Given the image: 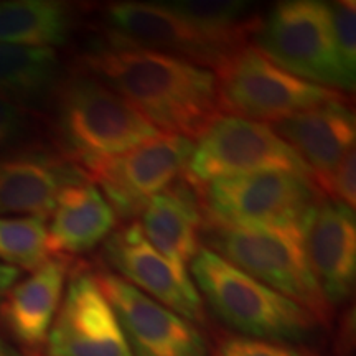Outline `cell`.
I'll return each mask as SVG.
<instances>
[{
	"mask_svg": "<svg viewBox=\"0 0 356 356\" xmlns=\"http://www.w3.org/2000/svg\"><path fill=\"white\" fill-rule=\"evenodd\" d=\"M78 65L160 132L198 139L221 114L215 71L184 58L106 37L91 44Z\"/></svg>",
	"mask_w": 356,
	"mask_h": 356,
	"instance_id": "1",
	"label": "cell"
},
{
	"mask_svg": "<svg viewBox=\"0 0 356 356\" xmlns=\"http://www.w3.org/2000/svg\"><path fill=\"white\" fill-rule=\"evenodd\" d=\"M202 299L231 330L275 343L305 345L323 325L297 302L267 287L210 249L202 248L190 264Z\"/></svg>",
	"mask_w": 356,
	"mask_h": 356,
	"instance_id": "2",
	"label": "cell"
},
{
	"mask_svg": "<svg viewBox=\"0 0 356 356\" xmlns=\"http://www.w3.org/2000/svg\"><path fill=\"white\" fill-rule=\"evenodd\" d=\"M202 241L243 273L305 307L322 325H330L333 309L310 269L305 225H203Z\"/></svg>",
	"mask_w": 356,
	"mask_h": 356,
	"instance_id": "3",
	"label": "cell"
},
{
	"mask_svg": "<svg viewBox=\"0 0 356 356\" xmlns=\"http://www.w3.org/2000/svg\"><path fill=\"white\" fill-rule=\"evenodd\" d=\"M55 131L61 154L79 168L121 155L160 134L118 92L83 71L58 88Z\"/></svg>",
	"mask_w": 356,
	"mask_h": 356,
	"instance_id": "4",
	"label": "cell"
},
{
	"mask_svg": "<svg viewBox=\"0 0 356 356\" xmlns=\"http://www.w3.org/2000/svg\"><path fill=\"white\" fill-rule=\"evenodd\" d=\"M254 50L293 76L346 95L355 89L333 37L330 7L320 0L279 2L257 20Z\"/></svg>",
	"mask_w": 356,
	"mask_h": 356,
	"instance_id": "5",
	"label": "cell"
},
{
	"mask_svg": "<svg viewBox=\"0 0 356 356\" xmlns=\"http://www.w3.org/2000/svg\"><path fill=\"white\" fill-rule=\"evenodd\" d=\"M215 76L220 111L269 126L328 102H348V95L293 76L248 44L226 58Z\"/></svg>",
	"mask_w": 356,
	"mask_h": 356,
	"instance_id": "6",
	"label": "cell"
},
{
	"mask_svg": "<svg viewBox=\"0 0 356 356\" xmlns=\"http://www.w3.org/2000/svg\"><path fill=\"white\" fill-rule=\"evenodd\" d=\"M257 173H292L312 180L304 160L273 126L220 114L193 142L184 177L202 188L216 180Z\"/></svg>",
	"mask_w": 356,
	"mask_h": 356,
	"instance_id": "7",
	"label": "cell"
},
{
	"mask_svg": "<svg viewBox=\"0 0 356 356\" xmlns=\"http://www.w3.org/2000/svg\"><path fill=\"white\" fill-rule=\"evenodd\" d=\"M203 225H307L323 197L312 180L292 173H257L197 188Z\"/></svg>",
	"mask_w": 356,
	"mask_h": 356,
	"instance_id": "8",
	"label": "cell"
},
{
	"mask_svg": "<svg viewBox=\"0 0 356 356\" xmlns=\"http://www.w3.org/2000/svg\"><path fill=\"white\" fill-rule=\"evenodd\" d=\"M193 142L160 132L121 155L84 163L81 172L104 195L115 216L132 220L150 200L185 175Z\"/></svg>",
	"mask_w": 356,
	"mask_h": 356,
	"instance_id": "9",
	"label": "cell"
},
{
	"mask_svg": "<svg viewBox=\"0 0 356 356\" xmlns=\"http://www.w3.org/2000/svg\"><path fill=\"white\" fill-rule=\"evenodd\" d=\"M102 20L106 37L184 58L213 71L243 48L195 25L168 2H113Z\"/></svg>",
	"mask_w": 356,
	"mask_h": 356,
	"instance_id": "10",
	"label": "cell"
},
{
	"mask_svg": "<svg viewBox=\"0 0 356 356\" xmlns=\"http://www.w3.org/2000/svg\"><path fill=\"white\" fill-rule=\"evenodd\" d=\"M44 348L47 356H132L95 270L78 267L68 277Z\"/></svg>",
	"mask_w": 356,
	"mask_h": 356,
	"instance_id": "11",
	"label": "cell"
},
{
	"mask_svg": "<svg viewBox=\"0 0 356 356\" xmlns=\"http://www.w3.org/2000/svg\"><path fill=\"white\" fill-rule=\"evenodd\" d=\"M109 300L132 356H210L207 337L167 307L160 305L109 270L95 273Z\"/></svg>",
	"mask_w": 356,
	"mask_h": 356,
	"instance_id": "12",
	"label": "cell"
},
{
	"mask_svg": "<svg viewBox=\"0 0 356 356\" xmlns=\"http://www.w3.org/2000/svg\"><path fill=\"white\" fill-rule=\"evenodd\" d=\"M104 261L114 274L195 325L207 320L203 299L190 270H184L165 259L147 241L139 222L134 221L113 231L102 246Z\"/></svg>",
	"mask_w": 356,
	"mask_h": 356,
	"instance_id": "13",
	"label": "cell"
},
{
	"mask_svg": "<svg viewBox=\"0 0 356 356\" xmlns=\"http://www.w3.org/2000/svg\"><path fill=\"white\" fill-rule=\"evenodd\" d=\"M88 180L61 152L22 147L0 155V215L48 218L66 186Z\"/></svg>",
	"mask_w": 356,
	"mask_h": 356,
	"instance_id": "14",
	"label": "cell"
},
{
	"mask_svg": "<svg viewBox=\"0 0 356 356\" xmlns=\"http://www.w3.org/2000/svg\"><path fill=\"white\" fill-rule=\"evenodd\" d=\"M305 251L332 309L345 304L356 279L355 210L322 197L305 225Z\"/></svg>",
	"mask_w": 356,
	"mask_h": 356,
	"instance_id": "15",
	"label": "cell"
},
{
	"mask_svg": "<svg viewBox=\"0 0 356 356\" xmlns=\"http://www.w3.org/2000/svg\"><path fill=\"white\" fill-rule=\"evenodd\" d=\"M275 134L304 160L320 193L327 195L330 178L355 149L356 119L348 102H328L273 124Z\"/></svg>",
	"mask_w": 356,
	"mask_h": 356,
	"instance_id": "16",
	"label": "cell"
},
{
	"mask_svg": "<svg viewBox=\"0 0 356 356\" xmlns=\"http://www.w3.org/2000/svg\"><path fill=\"white\" fill-rule=\"evenodd\" d=\"M68 277L70 259L51 257L6 293L0 304V320L19 343L26 348L47 343Z\"/></svg>",
	"mask_w": 356,
	"mask_h": 356,
	"instance_id": "17",
	"label": "cell"
},
{
	"mask_svg": "<svg viewBox=\"0 0 356 356\" xmlns=\"http://www.w3.org/2000/svg\"><path fill=\"white\" fill-rule=\"evenodd\" d=\"M142 233L172 264L190 270L202 249L203 215L198 191L185 177L145 204L139 222Z\"/></svg>",
	"mask_w": 356,
	"mask_h": 356,
	"instance_id": "18",
	"label": "cell"
},
{
	"mask_svg": "<svg viewBox=\"0 0 356 356\" xmlns=\"http://www.w3.org/2000/svg\"><path fill=\"white\" fill-rule=\"evenodd\" d=\"M47 222L51 257L86 254L113 234L118 216L99 188L89 180L61 191Z\"/></svg>",
	"mask_w": 356,
	"mask_h": 356,
	"instance_id": "19",
	"label": "cell"
},
{
	"mask_svg": "<svg viewBox=\"0 0 356 356\" xmlns=\"http://www.w3.org/2000/svg\"><path fill=\"white\" fill-rule=\"evenodd\" d=\"M73 10L53 0L0 3V43L29 48L61 47L73 30Z\"/></svg>",
	"mask_w": 356,
	"mask_h": 356,
	"instance_id": "20",
	"label": "cell"
},
{
	"mask_svg": "<svg viewBox=\"0 0 356 356\" xmlns=\"http://www.w3.org/2000/svg\"><path fill=\"white\" fill-rule=\"evenodd\" d=\"M60 58L50 48L0 43V96L26 106L56 84Z\"/></svg>",
	"mask_w": 356,
	"mask_h": 356,
	"instance_id": "21",
	"label": "cell"
},
{
	"mask_svg": "<svg viewBox=\"0 0 356 356\" xmlns=\"http://www.w3.org/2000/svg\"><path fill=\"white\" fill-rule=\"evenodd\" d=\"M168 6L178 13L236 47H246L257 25L252 3L236 0H173Z\"/></svg>",
	"mask_w": 356,
	"mask_h": 356,
	"instance_id": "22",
	"label": "cell"
},
{
	"mask_svg": "<svg viewBox=\"0 0 356 356\" xmlns=\"http://www.w3.org/2000/svg\"><path fill=\"white\" fill-rule=\"evenodd\" d=\"M50 259L47 218L0 216V264L33 270Z\"/></svg>",
	"mask_w": 356,
	"mask_h": 356,
	"instance_id": "23",
	"label": "cell"
},
{
	"mask_svg": "<svg viewBox=\"0 0 356 356\" xmlns=\"http://www.w3.org/2000/svg\"><path fill=\"white\" fill-rule=\"evenodd\" d=\"M210 356H320L307 345L275 343L248 337H225L218 341Z\"/></svg>",
	"mask_w": 356,
	"mask_h": 356,
	"instance_id": "24",
	"label": "cell"
},
{
	"mask_svg": "<svg viewBox=\"0 0 356 356\" xmlns=\"http://www.w3.org/2000/svg\"><path fill=\"white\" fill-rule=\"evenodd\" d=\"M333 37L345 68L356 76V3L353 0L328 3Z\"/></svg>",
	"mask_w": 356,
	"mask_h": 356,
	"instance_id": "25",
	"label": "cell"
},
{
	"mask_svg": "<svg viewBox=\"0 0 356 356\" xmlns=\"http://www.w3.org/2000/svg\"><path fill=\"white\" fill-rule=\"evenodd\" d=\"M29 126L25 106L0 96V155L17 149Z\"/></svg>",
	"mask_w": 356,
	"mask_h": 356,
	"instance_id": "26",
	"label": "cell"
},
{
	"mask_svg": "<svg viewBox=\"0 0 356 356\" xmlns=\"http://www.w3.org/2000/svg\"><path fill=\"white\" fill-rule=\"evenodd\" d=\"M325 198L355 210L356 203V152L355 149L341 159L333 172Z\"/></svg>",
	"mask_w": 356,
	"mask_h": 356,
	"instance_id": "27",
	"label": "cell"
},
{
	"mask_svg": "<svg viewBox=\"0 0 356 356\" xmlns=\"http://www.w3.org/2000/svg\"><path fill=\"white\" fill-rule=\"evenodd\" d=\"M20 277V270L15 267L0 264V304H2L6 293L10 291V287Z\"/></svg>",
	"mask_w": 356,
	"mask_h": 356,
	"instance_id": "28",
	"label": "cell"
},
{
	"mask_svg": "<svg viewBox=\"0 0 356 356\" xmlns=\"http://www.w3.org/2000/svg\"><path fill=\"white\" fill-rule=\"evenodd\" d=\"M0 356H26L22 353L13 346L12 343H8L7 340H3V338H0Z\"/></svg>",
	"mask_w": 356,
	"mask_h": 356,
	"instance_id": "29",
	"label": "cell"
}]
</instances>
